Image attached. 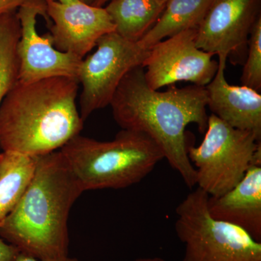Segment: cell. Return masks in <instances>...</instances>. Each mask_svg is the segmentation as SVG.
I'll return each mask as SVG.
<instances>
[{
    "label": "cell",
    "mask_w": 261,
    "mask_h": 261,
    "mask_svg": "<svg viewBox=\"0 0 261 261\" xmlns=\"http://www.w3.org/2000/svg\"><path fill=\"white\" fill-rule=\"evenodd\" d=\"M158 1L160 2V3H162L163 5H166V3H167L168 0H158Z\"/></svg>",
    "instance_id": "obj_25"
},
{
    "label": "cell",
    "mask_w": 261,
    "mask_h": 261,
    "mask_svg": "<svg viewBox=\"0 0 261 261\" xmlns=\"http://www.w3.org/2000/svg\"><path fill=\"white\" fill-rule=\"evenodd\" d=\"M83 192L60 149L37 156L29 186L0 224V238L41 260L68 256V216Z\"/></svg>",
    "instance_id": "obj_2"
},
{
    "label": "cell",
    "mask_w": 261,
    "mask_h": 261,
    "mask_svg": "<svg viewBox=\"0 0 261 261\" xmlns=\"http://www.w3.org/2000/svg\"><path fill=\"white\" fill-rule=\"evenodd\" d=\"M80 84L70 77L18 81L0 106L3 152L37 157L59 150L80 135L84 126L76 106Z\"/></svg>",
    "instance_id": "obj_3"
},
{
    "label": "cell",
    "mask_w": 261,
    "mask_h": 261,
    "mask_svg": "<svg viewBox=\"0 0 261 261\" xmlns=\"http://www.w3.org/2000/svg\"><path fill=\"white\" fill-rule=\"evenodd\" d=\"M97 50L81 63L78 81L82 86L80 116L84 122L97 110L110 106L123 77L142 66L149 49L127 40L116 32L98 40Z\"/></svg>",
    "instance_id": "obj_7"
},
{
    "label": "cell",
    "mask_w": 261,
    "mask_h": 261,
    "mask_svg": "<svg viewBox=\"0 0 261 261\" xmlns=\"http://www.w3.org/2000/svg\"><path fill=\"white\" fill-rule=\"evenodd\" d=\"M213 0H168L157 21L139 44L149 49L187 29H197Z\"/></svg>",
    "instance_id": "obj_14"
},
{
    "label": "cell",
    "mask_w": 261,
    "mask_h": 261,
    "mask_svg": "<svg viewBox=\"0 0 261 261\" xmlns=\"http://www.w3.org/2000/svg\"><path fill=\"white\" fill-rule=\"evenodd\" d=\"M111 1V0H93V3H92V5L96 7H102L103 5Z\"/></svg>",
    "instance_id": "obj_24"
},
{
    "label": "cell",
    "mask_w": 261,
    "mask_h": 261,
    "mask_svg": "<svg viewBox=\"0 0 261 261\" xmlns=\"http://www.w3.org/2000/svg\"><path fill=\"white\" fill-rule=\"evenodd\" d=\"M208 197L197 187L176 208L174 227L185 244L183 261H261V242L236 225L214 219Z\"/></svg>",
    "instance_id": "obj_6"
},
{
    "label": "cell",
    "mask_w": 261,
    "mask_h": 261,
    "mask_svg": "<svg viewBox=\"0 0 261 261\" xmlns=\"http://www.w3.org/2000/svg\"><path fill=\"white\" fill-rule=\"evenodd\" d=\"M197 29H187L149 48L142 67L146 82L151 89L159 90L180 82H192L205 87L219 68L214 54L196 45Z\"/></svg>",
    "instance_id": "obj_8"
},
{
    "label": "cell",
    "mask_w": 261,
    "mask_h": 261,
    "mask_svg": "<svg viewBox=\"0 0 261 261\" xmlns=\"http://www.w3.org/2000/svg\"><path fill=\"white\" fill-rule=\"evenodd\" d=\"M54 1L59 2V3H73V2L75 1H81L89 5H92V3H93V0H54Z\"/></svg>",
    "instance_id": "obj_23"
},
{
    "label": "cell",
    "mask_w": 261,
    "mask_h": 261,
    "mask_svg": "<svg viewBox=\"0 0 261 261\" xmlns=\"http://www.w3.org/2000/svg\"><path fill=\"white\" fill-rule=\"evenodd\" d=\"M249 51L244 65L240 80L242 85L255 89H261V17L254 24L249 37Z\"/></svg>",
    "instance_id": "obj_18"
},
{
    "label": "cell",
    "mask_w": 261,
    "mask_h": 261,
    "mask_svg": "<svg viewBox=\"0 0 261 261\" xmlns=\"http://www.w3.org/2000/svg\"><path fill=\"white\" fill-rule=\"evenodd\" d=\"M207 209L215 219L243 228L261 242V165H252L229 191L210 197Z\"/></svg>",
    "instance_id": "obj_13"
},
{
    "label": "cell",
    "mask_w": 261,
    "mask_h": 261,
    "mask_svg": "<svg viewBox=\"0 0 261 261\" xmlns=\"http://www.w3.org/2000/svg\"><path fill=\"white\" fill-rule=\"evenodd\" d=\"M166 5L158 0H111L105 8L118 35L139 42L153 27Z\"/></svg>",
    "instance_id": "obj_15"
},
{
    "label": "cell",
    "mask_w": 261,
    "mask_h": 261,
    "mask_svg": "<svg viewBox=\"0 0 261 261\" xmlns=\"http://www.w3.org/2000/svg\"><path fill=\"white\" fill-rule=\"evenodd\" d=\"M16 261H79V260L75 257L69 256L62 257V258L59 259H51V260H41V259L36 258V257L20 252Z\"/></svg>",
    "instance_id": "obj_21"
},
{
    "label": "cell",
    "mask_w": 261,
    "mask_h": 261,
    "mask_svg": "<svg viewBox=\"0 0 261 261\" xmlns=\"http://www.w3.org/2000/svg\"><path fill=\"white\" fill-rule=\"evenodd\" d=\"M37 157L0 153V224L14 209L34 176Z\"/></svg>",
    "instance_id": "obj_16"
},
{
    "label": "cell",
    "mask_w": 261,
    "mask_h": 261,
    "mask_svg": "<svg viewBox=\"0 0 261 261\" xmlns=\"http://www.w3.org/2000/svg\"><path fill=\"white\" fill-rule=\"evenodd\" d=\"M135 261H166L163 258H161L160 257H140L137 258Z\"/></svg>",
    "instance_id": "obj_22"
},
{
    "label": "cell",
    "mask_w": 261,
    "mask_h": 261,
    "mask_svg": "<svg viewBox=\"0 0 261 261\" xmlns=\"http://www.w3.org/2000/svg\"><path fill=\"white\" fill-rule=\"evenodd\" d=\"M20 37L17 11L0 15V106L18 81L17 44Z\"/></svg>",
    "instance_id": "obj_17"
},
{
    "label": "cell",
    "mask_w": 261,
    "mask_h": 261,
    "mask_svg": "<svg viewBox=\"0 0 261 261\" xmlns=\"http://www.w3.org/2000/svg\"><path fill=\"white\" fill-rule=\"evenodd\" d=\"M18 249L0 238V261H16Z\"/></svg>",
    "instance_id": "obj_19"
},
{
    "label": "cell",
    "mask_w": 261,
    "mask_h": 261,
    "mask_svg": "<svg viewBox=\"0 0 261 261\" xmlns=\"http://www.w3.org/2000/svg\"><path fill=\"white\" fill-rule=\"evenodd\" d=\"M219 68L205 86L207 107L212 114L238 129L248 130L261 140V95L246 86L228 83L225 70L228 56L219 55Z\"/></svg>",
    "instance_id": "obj_12"
},
{
    "label": "cell",
    "mask_w": 261,
    "mask_h": 261,
    "mask_svg": "<svg viewBox=\"0 0 261 261\" xmlns=\"http://www.w3.org/2000/svg\"><path fill=\"white\" fill-rule=\"evenodd\" d=\"M27 0H0V15L18 10Z\"/></svg>",
    "instance_id": "obj_20"
},
{
    "label": "cell",
    "mask_w": 261,
    "mask_h": 261,
    "mask_svg": "<svg viewBox=\"0 0 261 261\" xmlns=\"http://www.w3.org/2000/svg\"><path fill=\"white\" fill-rule=\"evenodd\" d=\"M46 3L51 20L47 34L58 50L84 59L101 37L116 31L112 19L102 7L81 1L61 3L46 0Z\"/></svg>",
    "instance_id": "obj_10"
},
{
    "label": "cell",
    "mask_w": 261,
    "mask_h": 261,
    "mask_svg": "<svg viewBox=\"0 0 261 261\" xmlns=\"http://www.w3.org/2000/svg\"><path fill=\"white\" fill-rule=\"evenodd\" d=\"M60 151L84 192L132 186L164 159L149 136L125 129L108 142L79 135Z\"/></svg>",
    "instance_id": "obj_4"
},
{
    "label": "cell",
    "mask_w": 261,
    "mask_h": 261,
    "mask_svg": "<svg viewBox=\"0 0 261 261\" xmlns=\"http://www.w3.org/2000/svg\"><path fill=\"white\" fill-rule=\"evenodd\" d=\"M205 132L200 145L188 147L187 154L196 171V185L210 197H219L236 186L250 166L261 165L260 140L214 114Z\"/></svg>",
    "instance_id": "obj_5"
},
{
    "label": "cell",
    "mask_w": 261,
    "mask_h": 261,
    "mask_svg": "<svg viewBox=\"0 0 261 261\" xmlns=\"http://www.w3.org/2000/svg\"><path fill=\"white\" fill-rule=\"evenodd\" d=\"M260 0H213L197 29L196 45L214 56L241 50L260 17Z\"/></svg>",
    "instance_id": "obj_11"
},
{
    "label": "cell",
    "mask_w": 261,
    "mask_h": 261,
    "mask_svg": "<svg viewBox=\"0 0 261 261\" xmlns=\"http://www.w3.org/2000/svg\"><path fill=\"white\" fill-rule=\"evenodd\" d=\"M207 104L205 87L154 90L146 82L145 68L137 66L123 77L110 106L122 129L149 136L161 147L170 166L192 189L196 186V171L187 154L185 130L196 123L205 133Z\"/></svg>",
    "instance_id": "obj_1"
},
{
    "label": "cell",
    "mask_w": 261,
    "mask_h": 261,
    "mask_svg": "<svg viewBox=\"0 0 261 261\" xmlns=\"http://www.w3.org/2000/svg\"><path fill=\"white\" fill-rule=\"evenodd\" d=\"M39 15L50 25L46 0H27L17 10L20 24L17 44L18 82L30 83L53 77L78 78L83 59L56 49L47 33L41 36L37 29Z\"/></svg>",
    "instance_id": "obj_9"
}]
</instances>
